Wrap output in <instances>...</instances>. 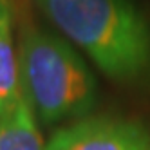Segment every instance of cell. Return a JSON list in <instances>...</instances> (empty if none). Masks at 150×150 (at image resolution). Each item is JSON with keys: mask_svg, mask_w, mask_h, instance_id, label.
Segmentation results:
<instances>
[{"mask_svg": "<svg viewBox=\"0 0 150 150\" xmlns=\"http://www.w3.org/2000/svg\"><path fill=\"white\" fill-rule=\"evenodd\" d=\"M148 150H150V148H148Z\"/></svg>", "mask_w": 150, "mask_h": 150, "instance_id": "obj_6", "label": "cell"}, {"mask_svg": "<svg viewBox=\"0 0 150 150\" xmlns=\"http://www.w3.org/2000/svg\"><path fill=\"white\" fill-rule=\"evenodd\" d=\"M150 134L137 121L112 116L81 117L54 132L44 150H148Z\"/></svg>", "mask_w": 150, "mask_h": 150, "instance_id": "obj_3", "label": "cell"}, {"mask_svg": "<svg viewBox=\"0 0 150 150\" xmlns=\"http://www.w3.org/2000/svg\"><path fill=\"white\" fill-rule=\"evenodd\" d=\"M22 96L36 121L54 125L87 117L98 103V81L65 38L24 22L18 42Z\"/></svg>", "mask_w": 150, "mask_h": 150, "instance_id": "obj_2", "label": "cell"}, {"mask_svg": "<svg viewBox=\"0 0 150 150\" xmlns=\"http://www.w3.org/2000/svg\"><path fill=\"white\" fill-rule=\"evenodd\" d=\"M110 80L150 83V22L132 0H31Z\"/></svg>", "mask_w": 150, "mask_h": 150, "instance_id": "obj_1", "label": "cell"}, {"mask_svg": "<svg viewBox=\"0 0 150 150\" xmlns=\"http://www.w3.org/2000/svg\"><path fill=\"white\" fill-rule=\"evenodd\" d=\"M38 121L24 98L0 107V150H44Z\"/></svg>", "mask_w": 150, "mask_h": 150, "instance_id": "obj_4", "label": "cell"}, {"mask_svg": "<svg viewBox=\"0 0 150 150\" xmlns=\"http://www.w3.org/2000/svg\"><path fill=\"white\" fill-rule=\"evenodd\" d=\"M22 96L18 74V51L13 38L11 0H0V107L11 105Z\"/></svg>", "mask_w": 150, "mask_h": 150, "instance_id": "obj_5", "label": "cell"}]
</instances>
